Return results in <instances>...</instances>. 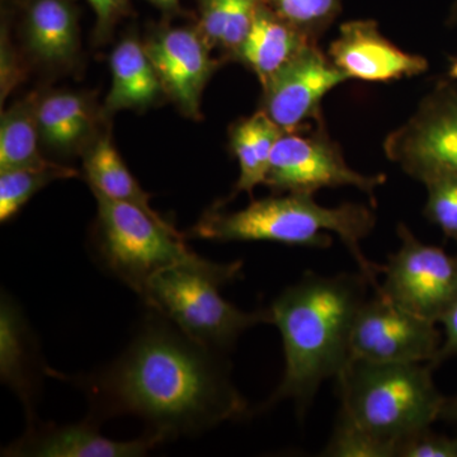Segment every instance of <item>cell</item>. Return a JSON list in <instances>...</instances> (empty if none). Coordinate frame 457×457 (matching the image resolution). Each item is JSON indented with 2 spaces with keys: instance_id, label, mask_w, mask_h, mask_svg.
Returning <instances> with one entry per match:
<instances>
[{
  "instance_id": "obj_11",
  "label": "cell",
  "mask_w": 457,
  "mask_h": 457,
  "mask_svg": "<svg viewBox=\"0 0 457 457\" xmlns=\"http://www.w3.org/2000/svg\"><path fill=\"white\" fill-rule=\"evenodd\" d=\"M165 96L189 117L201 119L204 87L220 66L197 26H153L143 40Z\"/></svg>"
},
{
  "instance_id": "obj_29",
  "label": "cell",
  "mask_w": 457,
  "mask_h": 457,
  "mask_svg": "<svg viewBox=\"0 0 457 457\" xmlns=\"http://www.w3.org/2000/svg\"><path fill=\"white\" fill-rule=\"evenodd\" d=\"M88 3L96 14L95 45L111 41L116 26L132 13L130 0H88Z\"/></svg>"
},
{
  "instance_id": "obj_14",
  "label": "cell",
  "mask_w": 457,
  "mask_h": 457,
  "mask_svg": "<svg viewBox=\"0 0 457 457\" xmlns=\"http://www.w3.org/2000/svg\"><path fill=\"white\" fill-rule=\"evenodd\" d=\"M27 56L42 69L69 71L82 56L79 9L74 0H18Z\"/></svg>"
},
{
  "instance_id": "obj_27",
  "label": "cell",
  "mask_w": 457,
  "mask_h": 457,
  "mask_svg": "<svg viewBox=\"0 0 457 457\" xmlns=\"http://www.w3.org/2000/svg\"><path fill=\"white\" fill-rule=\"evenodd\" d=\"M272 11L318 42L339 16L342 0H264Z\"/></svg>"
},
{
  "instance_id": "obj_34",
  "label": "cell",
  "mask_w": 457,
  "mask_h": 457,
  "mask_svg": "<svg viewBox=\"0 0 457 457\" xmlns=\"http://www.w3.org/2000/svg\"><path fill=\"white\" fill-rule=\"evenodd\" d=\"M447 25L457 26V0L453 3V8H451L449 20H447Z\"/></svg>"
},
{
  "instance_id": "obj_20",
  "label": "cell",
  "mask_w": 457,
  "mask_h": 457,
  "mask_svg": "<svg viewBox=\"0 0 457 457\" xmlns=\"http://www.w3.org/2000/svg\"><path fill=\"white\" fill-rule=\"evenodd\" d=\"M84 173L93 192L111 200L134 204L167 227H173L150 204V196L132 176L114 146L110 126L82 155Z\"/></svg>"
},
{
  "instance_id": "obj_21",
  "label": "cell",
  "mask_w": 457,
  "mask_h": 457,
  "mask_svg": "<svg viewBox=\"0 0 457 457\" xmlns=\"http://www.w3.org/2000/svg\"><path fill=\"white\" fill-rule=\"evenodd\" d=\"M284 132L262 110L231 126L230 149L239 163L233 196L240 192L252 195L257 186L264 185L273 147Z\"/></svg>"
},
{
  "instance_id": "obj_9",
  "label": "cell",
  "mask_w": 457,
  "mask_h": 457,
  "mask_svg": "<svg viewBox=\"0 0 457 457\" xmlns=\"http://www.w3.org/2000/svg\"><path fill=\"white\" fill-rule=\"evenodd\" d=\"M436 324L375 291L354 319L350 361L432 365L442 345Z\"/></svg>"
},
{
  "instance_id": "obj_4",
  "label": "cell",
  "mask_w": 457,
  "mask_h": 457,
  "mask_svg": "<svg viewBox=\"0 0 457 457\" xmlns=\"http://www.w3.org/2000/svg\"><path fill=\"white\" fill-rule=\"evenodd\" d=\"M242 270V261L218 263L195 254L155 273L140 297L189 338L212 350H228L246 330L270 323L267 309L245 312L221 296L222 286Z\"/></svg>"
},
{
  "instance_id": "obj_35",
  "label": "cell",
  "mask_w": 457,
  "mask_h": 457,
  "mask_svg": "<svg viewBox=\"0 0 457 457\" xmlns=\"http://www.w3.org/2000/svg\"><path fill=\"white\" fill-rule=\"evenodd\" d=\"M449 77L453 80H457V56L451 60Z\"/></svg>"
},
{
  "instance_id": "obj_28",
  "label": "cell",
  "mask_w": 457,
  "mask_h": 457,
  "mask_svg": "<svg viewBox=\"0 0 457 457\" xmlns=\"http://www.w3.org/2000/svg\"><path fill=\"white\" fill-rule=\"evenodd\" d=\"M396 457H457V436L441 435L429 427L399 442Z\"/></svg>"
},
{
  "instance_id": "obj_26",
  "label": "cell",
  "mask_w": 457,
  "mask_h": 457,
  "mask_svg": "<svg viewBox=\"0 0 457 457\" xmlns=\"http://www.w3.org/2000/svg\"><path fill=\"white\" fill-rule=\"evenodd\" d=\"M420 182L427 188V220L457 245V171H431Z\"/></svg>"
},
{
  "instance_id": "obj_32",
  "label": "cell",
  "mask_w": 457,
  "mask_h": 457,
  "mask_svg": "<svg viewBox=\"0 0 457 457\" xmlns=\"http://www.w3.org/2000/svg\"><path fill=\"white\" fill-rule=\"evenodd\" d=\"M147 2L158 8L164 14L165 20L186 16L185 9L180 5V0H147Z\"/></svg>"
},
{
  "instance_id": "obj_30",
  "label": "cell",
  "mask_w": 457,
  "mask_h": 457,
  "mask_svg": "<svg viewBox=\"0 0 457 457\" xmlns=\"http://www.w3.org/2000/svg\"><path fill=\"white\" fill-rule=\"evenodd\" d=\"M8 13L7 8L5 9V21L3 20L2 25V104L23 78L22 65L18 62L16 50L12 47L11 40H9Z\"/></svg>"
},
{
  "instance_id": "obj_19",
  "label": "cell",
  "mask_w": 457,
  "mask_h": 457,
  "mask_svg": "<svg viewBox=\"0 0 457 457\" xmlns=\"http://www.w3.org/2000/svg\"><path fill=\"white\" fill-rule=\"evenodd\" d=\"M312 42L266 3H262L234 62H239L253 71L261 86L264 87Z\"/></svg>"
},
{
  "instance_id": "obj_15",
  "label": "cell",
  "mask_w": 457,
  "mask_h": 457,
  "mask_svg": "<svg viewBox=\"0 0 457 457\" xmlns=\"http://www.w3.org/2000/svg\"><path fill=\"white\" fill-rule=\"evenodd\" d=\"M108 116L95 96L75 90L40 93L37 125L41 145L60 156L83 155L102 131Z\"/></svg>"
},
{
  "instance_id": "obj_5",
  "label": "cell",
  "mask_w": 457,
  "mask_h": 457,
  "mask_svg": "<svg viewBox=\"0 0 457 457\" xmlns=\"http://www.w3.org/2000/svg\"><path fill=\"white\" fill-rule=\"evenodd\" d=\"M432 370L429 363L351 360L336 378L341 411L398 446L440 420L446 398L436 386Z\"/></svg>"
},
{
  "instance_id": "obj_12",
  "label": "cell",
  "mask_w": 457,
  "mask_h": 457,
  "mask_svg": "<svg viewBox=\"0 0 457 457\" xmlns=\"http://www.w3.org/2000/svg\"><path fill=\"white\" fill-rule=\"evenodd\" d=\"M347 80L312 42L262 87L260 110L285 132L305 130L309 121L321 122L324 97Z\"/></svg>"
},
{
  "instance_id": "obj_25",
  "label": "cell",
  "mask_w": 457,
  "mask_h": 457,
  "mask_svg": "<svg viewBox=\"0 0 457 457\" xmlns=\"http://www.w3.org/2000/svg\"><path fill=\"white\" fill-rule=\"evenodd\" d=\"M394 442L369 432L339 409L332 436L324 447V457H396Z\"/></svg>"
},
{
  "instance_id": "obj_24",
  "label": "cell",
  "mask_w": 457,
  "mask_h": 457,
  "mask_svg": "<svg viewBox=\"0 0 457 457\" xmlns=\"http://www.w3.org/2000/svg\"><path fill=\"white\" fill-rule=\"evenodd\" d=\"M78 170L51 162L42 167L0 170V221L12 220L38 191L57 179L78 177Z\"/></svg>"
},
{
  "instance_id": "obj_8",
  "label": "cell",
  "mask_w": 457,
  "mask_h": 457,
  "mask_svg": "<svg viewBox=\"0 0 457 457\" xmlns=\"http://www.w3.org/2000/svg\"><path fill=\"white\" fill-rule=\"evenodd\" d=\"M398 251L383 266L378 293L402 308L440 323L457 300V255L420 242L405 224H399Z\"/></svg>"
},
{
  "instance_id": "obj_1",
  "label": "cell",
  "mask_w": 457,
  "mask_h": 457,
  "mask_svg": "<svg viewBox=\"0 0 457 457\" xmlns=\"http://www.w3.org/2000/svg\"><path fill=\"white\" fill-rule=\"evenodd\" d=\"M79 384L92 408L88 420L139 417L159 444L249 416L219 351L153 311L121 356Z\"/></svg>"
},
{
  "instance_id": "obj_31",
  "label": "cell",
  "mask_w": 457,
  "mask_h": 457,
  "mask_svg": "<svg viewBox=\"0 0 457 457\" xmlns=\"http://www.w3.org/2000/svg\"><path fill=\"white\" fill-rule=\"evenodd\" d=\"M440 323L444 327V337L437 356L431 365L433 369L451 357L457 356V300L441 319Z\"/></svg>"
},
{
  "instance_id": "obj_22",
  "label": "cell",
  "mask_w": 457,
  "mask_h": 457,
  "mask_svg": "<svg viewBox=\"0 0 457 457\" xmlns=\"http://www.w3.org/2000/svg\"><path fill=\"white\" fill-rule=\"evenodd\" d=\"M40 93L32 92L12 104L0 122V170L51 163L41 152L37 125Z\"/></svg>"
},
{
  "instance_id": "obj_3",
  "label": "cell",
  "mask_w": 457,
  "mask_h": 457,
  "mask_svg": "<svg viewBox=\"0 0 457 457\" xmlns=\"http://www.w3.org/2000/svg\"><path fill=\"white\" fill-rule=\"evenodd\" d=\"M375 222L374 212L365 204L326 207L314 200V195L279 194L252 201L239 212H227L216 204L204 213L192 233L218 242H272L312 249L329 248L333 245L329 233H335L370 286L378 291L383 266L370 261L361 248V242L374 230Z\"/></svg>"
},
{
  "instance_id": "obj_6",
  "label": "cell",
  "mask_w": 457,
  "mask_h": 457,
  "mask_svg": "<svg viewBox=\"0 0 457 457\" xmlns=\"http://www.w3.org/2000/svg\"><path fill=\"white\" fill-rule=\"evenodd\" d=\"M93 194L97 201L93 246L99 264L139 296L155 273L195 255L176 228L134 204Z\"/></svg>"
},
{
  "instance_id": "obj_17",
  "label": "cell",
  "mask_w": 457,
  "mask_h": 457,
  "mask_svg": "<svg viewBox=\"0 0 457 457\" xmlns=\"http://www.w3.org/2000/svg\"><path fill=\"white\" fill-rule=\"evenodd\" d=\"M37 350L31 329L18 303L2 294L0 300V378L25 407L29 426L35 423L38 392Z\"/></svg>"
},
{
  "instance_id": "obj_33",
  "label": "cell",
  "mask_w": 457,
  "mask_h": 457,
  "mask_svg": "<svg viewBox=\"0 0 457 457\" xmlns=\"http://www.w3.org/2000/svg\"><path fill=\"white\" fill-rule=\"evenodd\" d=\"M440 420H446L450 423H457V394L453 398H446Z\"/></svg>"
},
{
  "instance_id": "obj_7",
  "label": "cell",
  "mask_w": 457,
  "mask_h": 457,
  "mask_svg": "<svg viewBox=\"0 0 457 457\" xmlns=\"http://www.w3.org/2000/svg\"><path fill=\"white\" fill-rule=\"evenodd\" d=\"M386 182L385 174L352 170L338 144L330 139L323 123L317 130L284 132L272 156L264 185L275 194L315 195L324 188L354 187L375 198L376 189Z\"/></svg>"
},
{
  "instance_id": "obj_16",
  "label": "cell",
  "mask_w": 457,
  "mask_h": 457,
  "mask_svg": "<svg viewBox=\"0 0 457 457\" xmlns=\"http://www.w3.org/2000/svg\"><path fill=\"white\" fill-rule=\"evenodd\" d=\"M93 420L77 425L46 426L32 423L20 440L3 450L14 457H137L154 449L159 442L149 435L137 440L116 441L104 437Z\"/></svg>"
},
{
  "instance_id": "obj_2",
  "label": "cell",
  "mask_w": 457,
  "mask_h": 457,
  "mask_svg": "<svg viewBox=\"0 0 457 457\" xmlns=\"http://www.w3.org/2000/svg\"><path fill=\"white\" fill-rule=\"evenodd\" d=\"M362 273H303L267 308L284 345L285 372L267 407L291 400L303 414L324 381L350 362L352 327L368 299Z\"/></svg>"
},
{
  "instance_id": "obj_18",
  "label": "cell",
  "mask_w": 457,
  "mask_h": 457,
  "mask_svg": "<svg viewBox=\"0 0 457 457\" xmlns=\"http://www.w3.org/2000/svg\"><path fill=\"white\" fill-rule=\"evenodd\" d=\"M110 66L112 87L104 106L108 117L117 111H145L167 97L137 33H128L114 46Z\"/></svg>"
},
{
  "instance_id": "obj_13",
  "label": "cell",
  "mask_w": 457,
  "mask_h": 457,
  "mask_svg": "<svg viewBox=\"0 0 457 457\" xmlns=\"http://www.w3.org/2000/svg\"><path fill=\"white\" fill-rule=\"evenodd\" d=\"M328 56L348 79L365 82H392L428 71L425 57L400 50L370 20L343 23Z\"/></svg>"
},
{
  "instance_id": "obj_23",
  "label": "cell",
  "mask_w": 457,
  "mask_h": 457,
  "mask_svg": "<svg viewBox=\"0 0 457 457\" xmlns=\"http://www.w3.org/2000/svg\"><path fill=\"white\" fill-rule=\"evenodd\" d=\"M262 3L264 0H197L198 31L212 49L234 60Z\"/></svg>"
},
{
  "instance_id": "obj_10",
  "label": "cell",
  "mask_w": 457,
  "mask_h": 457,
  "mask_svg": "<svg viewBox=\"0 0 457 457\" xmlns=\"http://www.w3.org/2000/svg\"><path fill=\"white\" fill-rule=\"evenodd\" d=\"M385 154L420 180L436 170L457 171V88L438 82L416 112L386 137Z\"/></svg>"
}]
</instances>
